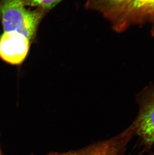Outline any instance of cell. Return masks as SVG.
<instances>
[{
	"instance_id": "6da1fadb",
	"label": "cell",
	"mask_w": 154,
	"mask_h": 155,
	"mask_svg": "<svg viewBox=\"0 0 154 155\" xmlns=\"http://www.w3.org/2000/svg\"><path fill=\"white\" fill-rule=\"evenodd\" d=\"M25 6L24 0H0V22L4 32L17 31L31 40L43 15V10H29Z\"/></svg>"
},
{
	"instance_id": "7a4b0ae2",
	"label": "cell",
	"mask_w": 154,
	"mask_h": 155,
	"mask_svg": "<svg viewBox=\"0 0 154 155\" xmlns=\"http://www.w3.org/2000/svg\"><path fill=\"white\" fill-rule=\"evenodd\" d=\"M30 41L17 31L4 32L0 35V58L10 64H20L29 53Z\"/></svg>"
},
{
	"instance_id": "3957f363",
	"label": "cell",
	"mask_w": 154,
	"mask_h": 155,
	"mask_svg": "<svg viewBox=\"0 0 154 155\" xmlns=\"http://www.w3.org/2000/svg\"><path fill=\"white\" fill-rule=\"evenodd\" d=\"M133 131L134 129L131 127L119 136L109 140L76 151L48 155H118L128 142Z\"/></svg>"
},
{
	"instance_id": "277c9868",
	"label": "cell",
	"mask_w": 154,
	"mask_h": 155,
	"mask_svg": "<svg viewBox=\"0 0 154 155\" xmlns=\"http://www.w3.org/2000/svg\"><path fill=\"white\" fill-rule=\"evenodd\" d=\"M133 127L146 143H154V94L142 104L138 117Z\"/></svg>"
},
{
	"instance_id": "5b68a950",
	"label": "cell",
	"mask_w": 154,
	"mask_h": 155,
	"mask_svg": "<svg viewBox=\"0 0 154 155\" xmlns=\"http://www.w3.org/2000/svg\"><path fill=\"white\" fill-rule=\"evenodd\" d=\"M118 7L123 17L133 19L154 13V0H126Z\"/></svg>"
},
{
	"instance_id": "8992f818",
	"label": "cell",
	"mask_w": 154,
	"mask_h": 155,
	"mask_svg": "<svg viewBox=\"0 0 154 155\" xmlns=\"http://www.w3.org/2000/svg\"><path fill=\"white\" fill-rule=\"evenodd\" d=\"M62 0H24L26 6L37 7L40 9L45 10L53 7Z\"/></svg>"
},
{
	"instance_id": "52a82bcc",
	"label": "cell",
	"mask_w": 154,
	"mask_h": 155,
	"mask_svg": "<svg viewBox=\"0 0 154 155\" xmlns=\"http://www.w3.org/2000/svg\"><path fill=\"white\" fill-rule=\"evenodd\" d=\"M126 0H91L92 3H95V2H101V3H106L109 5H112L114 6H119L122 4L124 2L126 1Z\"/></svg>"
},
{
	"instance_id": "ba28073f",
	"label": "cell",
	"mask_w": 154,
	"mask_h": 155,
	"mask_svg": "<svg viewBox=\"0 0 154 155\" xmlns=\"http://www.w3.org/2000/svg\"><path fill=\"white\" fill-rule=\"evenodd\" d=\"M0 155H1V152H0Z\"/></svg>"
}]
</instances>
